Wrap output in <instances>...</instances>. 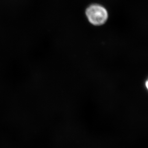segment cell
I'll return each instance as SVG.
<instances>
[{
    "label": "cell",
    "instance_id": "6da1fadb",
    "mask_svg": "<svg viewBox=\"0 0 148 148\" xmlns=\"http://www.w3.org/2000/svg\"><path fill=\"white\" fill-rule=\"evenodd\" d=\"M90 22L95 25H102L108 19V12L103 7L99 5H92L88 7L86 12Z\"/></svg>",
    "mask_w": 148,
    "mask_h": 148
}]
</instances>
